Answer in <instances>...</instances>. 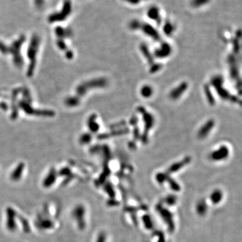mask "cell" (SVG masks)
I'll list each match as a JSON object with an SVG mask.
<instances>
[{"instance_id":"cell-1","label":"cell","mask_w":242,"mask_h":242,"mask_svg":"<svg viewBox=\"0 0 242 242\" xmlns=\"http://www.w3.org/2000/svg\"><path fill=\"white\" fill-rule=\"evenodd\" d=\"M223 192L220 190H215L213 192H212L210 195V199L212 203L215 204H217L219 203L223 199Z\"/></svg>"},{"instance_id":"cell-2","label":"cell","mask_w":242,"mask_h":242,"mask_svg":"<svg viewBox=\"0 0 242 242\" xmlns=\"http://www.w3.org/2000/svg\"><path fill=\"white\" fill-rule=\"evenodd\" d=\"M228 150L227 149H219L217 152H214L212 155V158L214 160H220L225 159L227 156Z\"/></svg>"}]
</instances>
